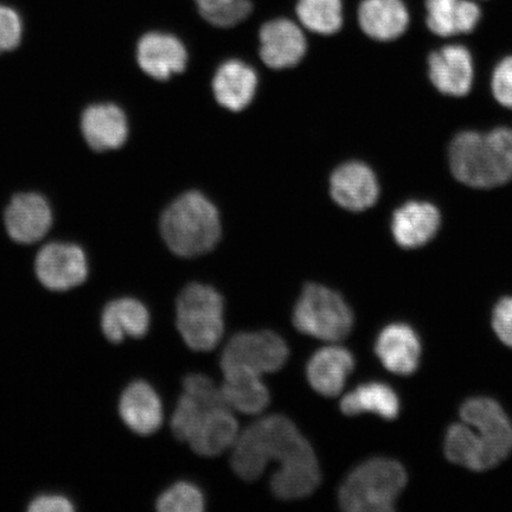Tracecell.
Instances as JSON below:
<instances>
[{
  "mask_svg": "<svg viewBox=\"0 0 512 512\" xmlns=\"http://www.w3.org/2000/svg\"><path fill=\"white\" fill-rule=\"evenodd\" d=\"M316 458L309 441L283 415L260 419L239 434L233 445L232 467L243 480L258 479L268 463L278 460L280 471Z\"/></svg>",
  "mask_w": 512,
  "mask_h": 512,
  "instance_id": "6da1fadb",
  "label": "cell"
},
{
  "mask_svg": "<svg viewBox=\"0 0 512 512\" xmlns=\"http://www.w3.org/2000/svg\"><path fill=\"white\" fill-rule=\"evenodd\" d=\"M448 162L453 176L471 188L501 187L512 178V130L459 133L448 147Z\"/></svg>",
  "mask_w": 512,
  "mask_h": 512,
  "instance_id": "7a4b0ae2",
  "label": "cell"
},
{
  "mask_svg": "<svg viewBox=\"0 0 512 512\" xmlns=\"http://www.w3.org/2000/svg\"><path fill=\"white\" fill-rule=\"evenodd\" d=\"M163 239L182 258H195L214 249L221 238L219 213L200 192L178 197L164 211L160 222Z\"/></svg>",
  "mask_w": 512,
  "mask_h": 512,
  "instance_id": "3957f363",
  "label": "cell"
},
{
  "mask_svg": "<svg viewBox=\"0 0 512 512\" xmlns=\"http://www.w3.org/2000/svg\"><path fill=\"white\" fill-rule=\"evenodd\" d=\"M407 484L403 466L388 458H373L357 466L339 490V505L349 512H389Z\"/></svg>",
  "mask_w": 512,
  "mask_h": 512,
  "instance_id": "277c9868",
  "label": "cell"
},
{
  "mask_svg": "<svg viewBox=\"0 0 512 512\" xmlns=\"http://www.w3.org/2000/svg\"><path fill=\"white\" fill-rule=\"evenodd\" d=\"M223 298L214 287L189 284L179 293L176 325L183 341L195 351L215 349L224 334Z\"/></svg>",
  "mask_w": 512,
  "mask_h": 512,
  "instance_id": "5b68a950",
  "label": "cell"
},
{
  "mask_svg": "<svg viewBox=\"0 0 512 512\" xmlns=\"http://www.w3.org/2000/svg\"><path fill=\"white\" fill-rule=\"evenodd\" d=\"M354 316L341 294L318 284L303 288L293 310V325L302 334L336 343L348 337Z\"/></svg>",
  "mask_w": 512,
  "mask_h": 512,
  "instance_id": "8992f818",
  "label": "cell"
},
{
  "mask_svg": "<svg viewBox=\"0 0 512 512\" xmlns=\"http://www.w3.org/2000/svg\"><path fill=\"white\" fill-rule=\"evenodd\" d=\"M288 352L284 339L272 331L240 332L224 348L220 366L243 368L261 376L283 368Z\"/></svg>",
  "mask_w": 512,
  "mask_h": 512,
  "instance_id": "52a82bcc",
  "label": "cell"
},
{
  "mask_svg": "<svg viewBox=\"0 0 512 512\" xmlns=\"http://www.w3.org/2000/svg\"><path fill=\"white\" fill-rule=\"evenodd\" d=\"M35 271L40 283L48 290L69 291L85 283L88 277L87 256L73 243H49L37 254Z\"/></svg>",
  "mask_w": 512,
  "mask_h": 512,
  "instance_id": "ba28073f",
  "label": "cell"
},
{
  "mask_svg": "<svg viewBox=\"0 0 512 512\" xmlns=\"http://www.w3.org/2000/svg\"><path fill=\"white\" fill-rule=\"evenodd\" d=\"M460 418L475 430L497 464L509 456L512 424L496 401L488 398L467 400L460 409Z\"/></svg>",
  "mask_w": 512,
  "mask_h": 512,
  "instance_id": "9c48e42d",
  "label": "cell"
},
{
  "mask_svg": "<svg viewBox=\"0 0 512 512\" xmlns=\"http://www.w3.org/2000/svg\"><path fill=\"white\" fill-rule=\"evenodd\" d=\"M261 60L273 69L297 66L306 53V38L302 29L290 19L277 18L260 29Z\"/></svg>",
  "mask_w": 512,
  "mask_h": 512,
  "instance_id": "30bf717a",
  "label": "cell"
},
{
  "mask_svg": "<svg viewBox=\"0 0 512 512\" xmlns=\"http://www.w3.org/2000/svg\"><path fill=\"white\" fill-rule=\"evenodd\" d=\"M239 437V424L228 406L206 409L198 416L187 443L203 457L220 456L235 444Z\"/></svg>",
  "mask_w": 512,
  "mask_h": 512,
  "instance_id": "8fae6325",
  "label": "cell"
},
{
  "mask_svg": "<svg viewBox=\"0 0 512 512\" xmlns=\"http://www.w3.org/2000/svg\"><path fill=\"white\" fill-rule=\"evenodd\" d=\"M139 67L151 78L165 81L182 73L187 67L188 53L174 35L149 32L140 38L137 47Z\"/></svg>",
  "mask_w": 512,
  "mask_h": 512,
  "instance_id": "7c38bea8",
  "label": "cell"
},
{
  "mask_svg": "<svg viewBox=\"0 0 512 512\" xmlns=\"http://www.w3.org/2000/svg\"><path fill=\"white\" fill-rule=\"evenodd\" d=\"M377 178L366 164L350 162L339 166L331 177V196L338 206L351 211L373 207L379 198Z\"/></svg>",
  "mask_w": 512,
  "mask_h": 512,
  "instance_id": "4fadbf2b",
  "label": "cell"
},
{
  "mask_svg": "<svg viewBox=\"0 0 512 512\" xmlns=\"http://www.w3.org/2000/svg\"><path fill=\"white\" fill-rule=\"evenodd\" d=\"M428 75L440 93L451 96L469 94L473 85V61L463 46H447L428 57Z\"/></svg>",
  "mask_w": 512,
  "mask_h": 512,
  "instance_id": "5bb4252c",
  "label": "cell"
},
{
  "mask_svg": "<svg viewBox=\"0 0 512 512\" xmlns=\"http://www.w3.org/2000/svg\"><path fill=\"white\" fill-rule=\"evenodd\" d=\"M53 223L49 204L37 194L14 197L5 213V227L10 238L23 245H30L46 236Z\"/></svg>",
  "mask_w": 512,
  "mask_h": 512,
  "instance_id": "9a60e30c",
  "label": "cell"
},
{
  "mask_svg": "<svg viewBox=\"0 0 512 512\" xmlns=\"http://www.w3.org/2000/svg\"><path fill=\"white\" fill-rule=\"evenodd\" d=\"M355 368V358L348 349L331 345L320 349L307 363L306 376L311 387L326 398L341 394Z\"/></svg>",
  "mask_w": 512,
  "mask_h": 512,
  "instance_id": "2e32d148",
  "label": "cell"
},
{
  "mask_svg": "<svg viewBox=\"0 0 512 512\" xmlns=\"http://www.w3.org/2000/svg\"><path fill=\"white\" fill-rule=\"evenodd\" d=\"M119 414L125 425L134 433L150 435L162 426V401L149 383L132 382L121 395Z\"/></svg>",
  "mask_w": 512,
  "mask_h": 512,
  "instance_id": "e0dca14e",
  "label": "cell"
},
{
  "mask_svg": "<svg viewBox=\"0 0 512 512\" xmlns=\"http://www.w3.org/2000/svg\"><path fill=\"white\" fill-rule=\"evenodd\" d=\"M375 351L383 366L394 374L411 375L419 367V337L406 324H392L383 329L377 338Z\"/></svg>",
  "mask_w": 512,
  "mask_h": 512,
  "instance_id": "ac0fdd59",
  "label": "cell"
},
{
  "mask_svg": "<svg viewBox=\"0 0 512 512\" xmlns=\"http://www.w3.org/2000/svg\"><path fill=\"white\" fill-rule=\"evenodd\" d=\"M440 213L431 203L412 201L395 211L392 232L402 248L413 249L430 242L440 227Z\"/></svg>",
  "mask_w": 512,
  "mask_h": 512,
  "instance_id": "d6986e66",
  "label": "cell"
},
{
  "mask_svg": "<svg viewBox=\"0 0 512 512\" xmlns=\"http://www.w3.org/2000/svg\"><path fill=\"white\" fill-rule=\"evenodd\" d=\"M81 128L88 145L99 152L119 149L128 136L126 115L112 104L88 107L82 115Z\"/></svg>",
  "mask_w": 512,
  "mask_h": 512,
  "instance_id": "ffe728a7",
  "label": "cell"
},
{
  "mask_svg": "<svg viewBox=\"0 0 512 512\" xmlns=\"http://www.w3.org/2000/svg\"><path fill=\"white\" fill-rule=\"evenodd\" d=\"M224 380L221 393L230 409L243 414H259L270 403V392L260 375L243 368L222 369Z\"/></svg>",
  "mask_w": 512,
  "mask_h": 512,
  "instance_id": "44dd1931",
  "label": "cell"
},
{
  "mask_svg": "<svg viewBox=\"0 0 512 512\" xmlns=\"http://www.w3.org/2000/svg\"><path fill=\"white\" fill-rule=\"evenodd\" d=\"M358 23L373 40L393 41L408 28V10L402 0H363L358 9Z\"/></svg>",
  "mask_w": 512,
  "mask_h": 512,
  "instance_id": "7402d4cb",
  "label": "cell"
},
{
  "mask_svg": "<svg viewBox=\"0 0 512 512\" xmlns=\"http://www.w3.org/2000/svg\"><path fill=\"white\" fill-rule=\"evenodd\" d=\"M258 86L255 70L241 61H228L217 69L213 81L214 95L223 107L240 112L251 104Z\"/></svg>",
  "mask_w": 512,
  "mask_h": 512,
  "instance_id": "603a6c76",
  "label": "cell"
},
{
  "mask_svg": "<svg viewBox=\"0 0 512 512\" xmlns=\"http://www.w3.org/2000/svg\"><path fill=\"white\" fill-rule=\"evenodd\" d=\"M149 328V310L137 299H115L101 315L102 332L112 343L123 342L126 337L142 338Z\"/></svg>",
  "mask_w": 512,
  "mask_h": 512,
  "instance_id": "cb8c5ba5",
  "label": "cell"
},
{
  "mask_svg": "<svg viewBox=\"0 0 512 512\" xmlns=\"http://www.w3.org/2000/svg\"><path fill=\"white\" fill-rule=\"evenodd\" d=\"M426 9L428 28L440 37L469 34L482 17L479 6L471 0H426Z\"/></svg>",
  "mask_w": 512,
  "mask_h": 512,
  "instance_id": "d4e9b609",
  "label": "cell"
},
{
  "mask_svg": "<svg viewBox=\"0 0 512 512\" xmlns=\"http://www.w3.org/2000/svg\"><path fill=\"white\" fill-rule=\"evenodd\" d=\"M445 453L450 462L472 471H485L498 465L483 440L464 421L448 428Z\"/></svg>",
  "mask_w": 512,
  "mask_h": 512,
  "instance_id": "484cf974",
  "label": "cell"
},
{
  "mask_svg": "<svg viewBox=\"0 0 512 512\" xmlns=\"http://www.w3.org/2000/svg\"><path fill=\"white\" fill-rule=\"evenodd\" d=\"M341 411L348 416L374 413L393 420L400 413V400L387 384L369 382L358 386L341 400Z\"/></svg>",
  "mask_w": 512,
  "mask_h": 512,
  "instance_id": "4316f807",
  "label": "cell"
},
{
  "mask_svg": "<svg viewBox=\"0 0 512 512\" xmlns=\"http://www.w3.org/2000/svg\"><path fill=\"white\" fill-rule=\"evenodd\" d=\"M297 16L306 29L319 35H334L342 29V0H298Z\"/></svg>",
  "mask_w": 512,
  "mask_h": 512,
  "instance_id": "83f0119b",
  "label": "cell"
},
{
  "mask_svg": "<svg viewBox=\"0 0 512 512\" xmlns=\"http://www.w3.org/2000/svg\"><path fill=\"white\" fill-rule=\"evenodd\" d=\"M204 21L216 28L229 29L252 15L251 0H194Z\"/></svg>",
  "mask_w": 512,
  "mask_h": 512,
  "instance_id": "f1b7e54d",
  "label": "cell"
},
{
  "mask_svg": "<svg viewBox=\"0 0 512 512\" xmlns=\"http://www.w3.org/2000/svg\"><path fill=\"white\" fill-rule=\"evenodd\" d=\"M204 496L195 484L179 482L163 492L157 501L160 512H201L204 510Z\"/></svg>",
  "mask_w": 512,
  "mask_h": 512,
  "instance_id": "f546056e",
  "label": "cell"
},
{
  "mask_svg": "<svg viewBox=\"0 0 512 512\" xmlns=\"http://www.w3.org/2000/svg\"><path fill=\"white\" fill-rule=\"evenodd\" d=\"M22 19L14 9L0 5V54L16 49L21 44Z\"/></svg>",
  "mask_w": 512,
  "mask_h": 512,
  "instance_id": "4dcf8cb0",
  "label": "cell"
},
{
  "mask_svg": "<svg viewBox=\"0 0 512 512\" xmlns=\"http://www.w3.org/2000/svg\"><path fill=\"white\" fill-rule=\"evenodd\" d=\"M491 87L499 104L512 110V56L505 57L497 64Z\"/></svg>",
  "mask_w": 512,
  "mask_h": 512,
  "instance_id": "1f68e13d",
  "label": "cell"
},
{
  "mask_svg": "<svg viewBox=\"0 0 512 512\" xmlns=\"http://www.w3.org/2000/svg\"><path fill=\"white\" fill-rule=\"evenodd\" d=\"M492 326L498 338L512 348V297H505L496 305Z\"/></svg>",
  "mask_w": 512,
  "mask_h": 512,
  "instance_id": "d6a6232c",
  "label": "cell"
},
{
  "mask_svg": "<svg viewBox=\"0 0 512 512\" xmlns=\"http://www.w3.org/2000/svg\"><path fill=\"white\" fill-rule=\"evenodd\" d=\"M31 512H72L75 507L67 497L61 495H42L32 501L28 508Z\"/></svg>",
  "mask_w": 512,
  "mask_h": 512,
  "instance_id": "836d02e7",
  "label": "cell"
}]
</instances>
